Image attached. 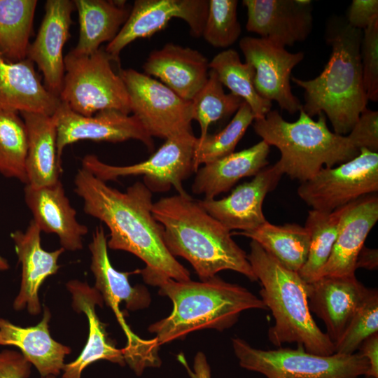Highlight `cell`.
Returning a JSON list of instances; mask_svg holds the SVG:
<instances>
[{
	"label": "cell",
	"mask_w": 378,
	"mask_h": 378,
	"mask_svg": "<svg viewBox=\"0 0 378 378\" xmlns=\"http://www.w3.org/2000/svg\"><path fill=\"white\" fill-rule=\"evenodd\" d=\"M378 191V153L360 148L353 159L336 167H323L298 188L312 209L331 212Z\"/></svg>",
	"instance_id": "8fae6325"
},
{
	"label": "cell",
	"mask_w": 378,
	"mask_h": 378,
	"mask_svg": "<svg viewBox=\"0 0 378 378\" xmlns=\"http://www.w3.org/2000/svg\"><path fill=\"white\" fill-rule=\"evenodd\" d=\"M365 378H374V377H369V376H365Z\"/></svg>",
	"instance_id": "7dc6e473"
},
{
	"label": "cell",
	"mask_w": 378,
	"mask_h": 378,
	"mask_svg": "<svg viewBox=\"0 0 378 378\" xmlns=\"http://www.w3.org/2000/svg\"><path fill=\"white\" fill-rule=\"evenodd\" d=\"M9 267H10V265L7 260H6L4 258H3L0 255V271L7 270L9 269Z\"/></svg>",
	"instance_id": "bcb514c9"
},
{
	"label": "cell",
	"mask_w": 378,
	"mask_h": 378,
	"mask_svg": "<svg viewBox=\"0 0 378 378\" xmlns=\"http://www.w3.org/2000/svg\"><path fill=\"white\" fill-rule=\"evenodd\" d=\"M50 312L47 307L43 318L34 326L23 328L0 318V345L14 346L33 365L42 378L58 375L64 365V360L71 349L55 341L50 334Z\"/></svg>",
	"instance_id": "484cf974"
},
{
	"label": "cell",
	"mask_w": 378,
	"mask_h": 378,
	"mask_svg": "<svg viewBox=\"0 0 378 378\" xmlns=\"http://www.w3.org/2000/svg\"><path fill=\"white\" fill-rule=\"evenodd\" d=\"M41 232L31 220L24 232L16 230L10 234L22 265L20 288L13 301V308L17 311L27 308L32 315L41 312L39 288L49 276L57 272L58 259L65 251L62 247L53 251L44 250L41 245Z\"/></svg>",
	"instance_id": "7402d4cb"
},
{
	"label": "cell",
	"mask_w": 378,
	"mask_h": 378,
	"mask_svg": "<svg viewBox=\"0 0 378 378\" xmlns=\"http://www.w3.org/2000/svg\"><path fill=\"white\" fill-rule=\"evenodd\" d=\"M377 220V192L366 195L346 204L332 253L318 278L355 274L358 254Z\"/></svg>",
	"instance_id": "ffe728a7"
},
{
	"label": "cell",
	"mask_w": 378,
	"mask_h": 378,
	"mask_svg": "<svg viewBox=\"0 0 378 378\" xmlns=\"http://www.w3.org/2000/svg\"><path fill=\"white\" fill-rule=\"evenodd\" d=\"M27 147V131L19 112L0 108V173L26 185Z\"/></svg>",
	"instance_id": "836d02e7"
},
{
	"label": "cell",
	"mask_w": 378,
	"mask_h": 378,
	"mask_svg": "<svg viewBox=\"0 0 378 378\" xmlns=\"http://www.w3.org/2000/svg\"><path fill=\"white\" fill-rule=\"evenodd\" d=\"M152 213L163 227L169 253L187 260L201 281L225 270L258 281L247 254L230 231L187 193L160 199L153 203Z\"/></svg>",
	"instance_id": "7a4b0ae2"
},
{
	"label": "cell",
	"mask_w": 378,
	"mask_h": 378,
	"mask_svg": "<svg viewBox=\"0 0 378 378\" xmlns=\"http://www.w3.org/2000/svg\"><path fill=\"white\" fill-rule=\"evenodd\" d=\"M130 110L152 136L168 139L192 132L191 102L176 94L160 81L134 69H120Z\"/></svg>",
	"instance_id": "7c38bea8"
},
{
	"label": "cell",
	"mask_w": 378,
	"mask_h": 378,
	"mask_svg": "<svg viewBox=\"0 0 378 378\" xmlns=\"http://www.w3.org/2000/svg\"><path fill=\"white\" fill-rule=\"evenodd\" d=\"M36 0H0V52L9 62L27 58Z\"/></svg>",
	"instance_id": "1f68e13d"
},
{
	"label": "cell",
	"mask_w": 378,
	"mask_h": 378,
	"mask_svg": "<svg viewBox=\"0 0 378 378\" xmlns=\"http://www.w3.org/2000/svg\"><path fill=\"white\" fill-rule=\"evenodd\" d=\"M34 63L9 62L0 52V108L52 116L61 101L42 84Z\"/></svg>",
	"instance_id": "d4e9b609"
},
{
	"label": "cell",
	"mask_w": 378,
	"mask_h": 378,
	"mask_svg": "<svg viewBox=\"0 0 378 378\" xmlns=\"http://www.w3.org/2000/svg\"><path fill=\"white\" fill-rule=\"evenodd\" d=\"M112 62L102 48L90 55H76L71 50L64 57L60 101L85 116L109 109L130 114L128 93Z\"/></svg>",
	"instance_id": "52a82bcc"
},
{
	"label": "cell",
	"mask_w": 378,
	"mask_h": 378,
	"mask_svg": "<svg viewBox=\"0 0 378 378\" xmlns=\"http://www.w3.org/2000/svg\"><path fill=\"white\" fill-rule=\"evenodd\" d=\"M24 192L33 220L41 231L57 234L64 250L83 248V239L88 228L77 220L76 211L71 206L60 181L41 188L26 185Z\"/></svg>",
	"instance_id": "44dd1931"
},
{
	"label": "cell",
	"mask_w": 378,
	"mask_h": 378,
	"mask_svg": "<svg viewBox=\"0 0 378 378\" xmlns=\"http://www.w3.org/2000/svg\"><path fill=\"white\" fill-rule=\"evenodd\" d=\"M52 118L56 126L57 153L60 164L64 148L79 140L118 143L136 139L150 151L154 148L153 137L134 115L109 109L85 116L61 102Z\"/></svg>",
	"instance_id": "5bb4252c"
},
{
	"label": "cell",
	"mask_w": 378,
	"mask_h": 378,
	"mask_svg": "<svg viewBox=\"0 0 378 378\" xmlns=\"http://www.w3.org/2000/svg\"><path fill=\"white\" fill-rule=\"evenodd\" d=\"M345 206L331 212L315 209L308 212L304 227L310 234L309 248L306 262L298 272L304 282L316 280L328 262L337 237Z\"/></svg>",
	"instance_id": "d6a6232c"
},
{
	"label": "cell",
	"mask_w": 378,
	"mask_h": 378,
	"mask_svg": "<svg viewBox=\"0 0 378 378\" xmlns=\"http://www.w3.org/2000/svg\"><path fill=\"white\" fill-rule=\"evenodd\" d=\"M31 365L20 352L8 349L0 351V378H28ZM43 378H55V376Z\"/></svg>",
	"instance_id": "b9f144b4"
},
{
	"label": "cell",
	"mask_w": 378,
	"mask_h": 378,
	"mask_svg": "<svg viewBox=\"0 0 378 378\" xmlns=\"http://www.w3.org/2000/svg\"><path fill=\"white\" fill-rule=\"evenodd\" d=\"M250 106L244 102L231 121L220 132L196 140L193 154V170L232 153L248 126L255 120Z\"/></svg>",
	"instance_id": "d590c367"
},
{
	"label": "cell",
	"mask_w": 378,
	"mask_h": 378,
	"mask_svg": "<svg viewBox=\"0 0 378 378\" xmlns=\"http://www.w3.org/2000/svg\"><path fill=\"white\" fill-rule=\"evenodd\" d=\"M27 131L28 147L25 162L28 180L32 188L50 186L58 181L62 172L57 153V130L52 116L22 112Z\"/></svg>",
	"instance_id": "83f0119b"
},
{
	"label": "cell",
	"mask_w": 378,
	"mask_h": 378,
	"mask_svg": "<svg viewBox=\"0 0 378 378\" xmlns=\"http://www.w3.org/2000/svg\"><path fill=\"white\" fill-rule=\"evenodd\" d=\"M74 10L73 1L48 0L38 34L27 53V58L42 72L46 88L58 97L64 76L63 48L70 36Z\"/></svg>",
	"instance_id": "ac0fdd59"
},
{
	"label": "cell",
	"mask_w": 378,
	"mask_h": 378,
	"mask_svg": "<svg viewBox=\"0 0 378 378\" xmlns=\"http://www.w3.org/2000/svg\"><path fill=\"white\" fill-rule=\"evenodd\" d=\"M239 48L255 71L254 86L265 99L275 101L282 110L294 114L302 108L293 94L291 72L304 59V52H290L284 47L260 37L245 36Z\"/></svg>",
	"instance_id": "9a60e30c"
},
{
	"label": "cell",
	"mask_w": 378,
	"mask_h": 378,
	"mask_svg": "<svg viewBox=\"0 0 378 378\" xmlns=\"http://www.w3.org/2000/svg\"><path fill=\"white\" fill-rule=\"evenodd\" d=\"M71 293L74 309L83 312L89 323V335L80 356L73 362L64 364L62 378H80L83 370L91 363L106 360L120 365L125 364L123 349L115 347L106 331L105 324L100 321L95 312L97 304L102 307L99 292L87 283L71 280L66 284Z\"/></svg>",
	"instance_id": "cb8c5ba5"
},
{
	"label": "cell",
	"mask_w": 378,
	"mask_h": 378,
	"mask_svg": "<svg viewBox=\"0 0 378 378\" xmlns=\"http://www.w3.org/2000/svg\"><path fill=\"white\" fill-rule=\"evenodd\" d=\"M375 332H378V292L369 288L346 329L335 342V354H354L360 344Z\"/></svg>",
	"instance_id": "74e56055"
},
{
	"label": "cell",
	"mask_w": 378,
	"mask_h": 378,
	"mask_svg": "<svg viewBox=\"0 0 378 378\" xmlns=\"http://www.w3.org/2000/svg\"><path fill=\"white\" fill-rule=\"evenodd\" d=\"M196 140L192 132L172 136L148 159L127 166L108 164L94 155H86L81 161L82 168L104 182L142 175L144 183L151 192L167 191L172 186L178 194L184 195L183 181L194 172Z\"/></svg>",
	"instance_id": "30bf717a"
},
{
	"label": "cell",
	"mask_w": 378,
	"mask_h": 378,
	"mask_svg": "<svg viewBox=\"0 0 378 378\" xmlns=\"http://www.w3.org/2000/svg\"><path fill=\"white\" fill-rule=\"evenodd\" d=\"M209 63L198 50L168 43L149 54L143 69L145 74L159 78L180 97L191 101L207 80Z\"/></svg>",
	"instance_id": "603a6c76"
},
{
	"label": "cell",
	"mask_w": 378,
	"mask_h": 378,
	"mask_svg": "<svg viewBox=\"0 0 378 378\" xmlns=\"http://www.w3.org/2000/svg\"><path fill=\"white\" fill-rule=\"evenodd\" d=\"M74 186L83 200L84 211L108 228L107 246L130 252L145 262L139 274L146 284L157 286L167 277L190 279V272L165 246L163 227L152 213V192L144 183L137 181L120 192L81 168Z\"/></svg>",
	"instance_id": "6da1fadb"
},
{
	"label": "cell",
	"mask_w": 378,
	"mask_h": 378,
	"mask_svg": "<svg viewBox=\"0 0 378 378\" xmlns=\"http://www.w3.org/2000/svg\"><path fill=\"white\" fill-rule=\"evenodd\" d=\"M359 354L368 363V370L365 376L378 378V332L367 337L360 345Z\"/></svg>",
	"instance_id": "7bdbcfd3"
},
{
	"label": "cell",
	"mask_w": 378,
	"mask_h": 378,
	"mask_svg": "<svg viewBox=\"0 0 378 378\" xmlns=\"http://www.w3.org/2000/svg\"><path fill=\"white\" fill-rule=\"evenodd\" d=\"M190 102L192 120L200 127L197 139L202 141L211 124L235 113L244 100L231 92L225 93L217 74L209 69L206 83Z\"/></svg>",
	"instance_id": "e575fe53"
},
{
	"label": "cell",
	"mask_w": 378,
	"mask_h": 378,
	"mask_svg": "<svg viewBox=\"0 0 378 378\" xmlns=\"http://www.w3.org/2000/svg\"><path fill=\"white\" fill-rule=\"evenodd\" d=\"M310 312L325 323L326 334L335 344L367 295L366 288L353 275L324 276L306 283Z\"/></svg>",
	"instance_id": "d6986e66"
},
{
	"label": "cell",
	"mask_w": 378,
	"mask_h": 378,
	"mask_svg": "<svg viewBox=\"0 0 378 378\" xmlns=\"http://www.w3.org/2000/svg\"><path fill=\"white\" fill-rule=\"evenodd\" d=\"M347 136L358 149L366 148L377 152L378 111L366 108Z\"/></svg>",
	"instance_id": "ab89813d"
},
{
	"label": "cell",
	"mask_w": 378,
	"mask_h": 378,
	"mask_svg": "<svg viewBox=\"0 0 378 378\" xmlns=\"http://www.w3.org/2000/svg\"><path fill=\"white\" fill-rule=\"evenodd\" d=\"M237 0H209L202 36L215 48H225L239 38L241 28L237 18Z\"/></svg>",
	"instance_id": "8d00e7d4"
},
{
	"label": "cell",
	"mask_w": 378,
	"mask_h": 378,
	"mask_svg": "<svg viewBox=\"0 0 378 378\" xmlns=\"http://www.w3.org/2000/svg\"><path fill=\"white\" fill-rule=\"evenodd\" d=\"M232 343L240 366L267 378H358L369 368L358 352L321 356L300 345L296 349L262 350L240 338L232 339Z\"/></svg>",
	"instance_id": "ba28073f"
},
{
	"label": "cell",
	"mask_w": 378,
	"mask_h": 378,
	"mask_svg": "<svg viewBox=\"0 0 378 378\" xmlns=\"http://www.w3.org/2000/svg\"><path fill=\"white\" fill-rule=\"evenodd\" d=\"M360 62L364 89L368 100L378 101V20L363 31Z\"/></svg>",
	"instance_id": "f35d334b"
},
{
	"label": "cell",
	"mask_w": 378,
	"mask_h": 378,
	"mask_svg": "<svg viewBox=\"0 0 378 378\" xmlns=\"http://www.w3.org/2000/svg\"><path fill=\"white\" fill-rule=\"evenodd\" d=\"M209 66L223 86L250 106L255 119L263 118L272 110V102L261 97L255 88L253 66L246 62H242L235 50L228 48L218 53Z\"/></svg>",
	"instance_id": "4dcf8cb0"
},
{
	"label": "cell",
	"mask_w": 378,
	"mask_h": 378,
	"mask_svg": "<svg viewBox=\"0 0 378 378\" xmlns=\"http://www.w3.org/2000/svg\"><path fill=\"white\" fill-rule=\"evenodd\" d=\"M256 241L286 268L298 272L306 262L310 234L305 227L296 223L273 225L267 220L254 230L237 232Z\"/></svg>",
	"instance_id": "f546056e"
},
{
	"label": "cell",
	"mask_w": 378,
	"mask_h": 378,
	"mask_svg": "<svg viewBox=\"0 0 378 378\" xmlns=\"http://www.w3.org/2000/svg\"><path fill=\"white\" fill-rule=\"evenodd\" d=\"M158 287L159 294L173 304L167 317L148 327L160 346L199 330L223 331L232 326L243 311L267 309L262 300L246 288L217 276L200 281L167 277Z\"/></svg>",
	"instance_id": "277c9868"
},
{
	"label": "cell",
	"mask_w": 378,
	"mask_h": 378,
	"mask_svg": "<svg viewBox=\"0 0 378 378\" xmlns=\"http://www.w3.org/2000/svg\"><path fill=\"white\" fill-rule=\"evenodd\" d=\"M177 359L185 367L190 378H211L210 366L202 352L195 355L192 370L188 366L183 354H179Z\"/></svg>",
	"instance_id": "ee69618b"
},
{
	"label": "cell",
	"mask_w": 378,
	"mask_h": 378,
	"mask_svg": "<svg viewBox=\"0 0 378 378\" xmlns=\"http://www.w3.org/2000/svg\"><path fill=\"white\" fill-rule=\"evenodd\" d=\"M107 239L102 225L97 227L89 244L91 253L90 269L95 277L94 288L99 292L106 304L112 309L127 338L124 349L125 359L139 363L149 358L155 347L154 339L143 340L134 334L127 324L120 304L124 302L129 310L148 307L150 295L144 286H132L129 276L139 274L140 270L133 272H119L111 265L108 255Z\"/></svg>",
	"instance_id": "9c48e42d"
},
{
	"label": "cell",
	"mask_w": 378,
	"mask_h": 378,
	"mask_svg": "<svg viewBox=\"0 0 378 378\" xmlns=\"http://www.w3.org/2000/svg\"><path fill=\"white\" fill-rule=\"evenodd\" d=\"M362 36L363 31L351 27L345 18L332 16L324 34L332 52L323 71L311 80L290 78L304 90L302 110L311 118L324 113L339 135L349 134L367 108L360 62Z\"/></svg>",
	"instance_id": "3957f363"
},
{
	"label": "cell",
	"mask_w": 378,
	"mask_h": 378,
	"mask_svg": "<svg viewBox=\"0 0 378 378\" xmlns=\"http://www.w3.org/2000/svg\"><path fill=\"white\" fill-rule=\"evenodd\" d=\"M247 259L262 288L260 295L274 318L268 338L276 346L297 343L309 353L330 356L335 345L316 325L308 305L304 282L251 240Z\"/></svg>",
	"instance_id": "5b68a950"
},
{
	"label": "cell",
	"mask_w": 378,
	"mask_h": 378,
	"mask_svg": "<svg viewBox=\"0 0 378 378\" xmlns=\"http://www.w3.org/2000/svg\"><path fill=\"white\" fill-rule=\"evenodd\" d=\"M78 14L79 38L71 50L90 55L104 42L111 41L126 22L130 10L122 1L74 0Z\"/></svg>",
	"instance_id": "f1b7e54d"
},
{
	"label": "cell",
	"mask_w": 378,
	"mask_h": 378,
	"mask_svg": "<svg viewBox=\"0 0 378 378\" xmlns=\"http://www.w3.org/2000/svg\"><path fill=\"white\" fill-rule=\"evenodd\" d=\"M246 29L282 47L305 41L313 29L310 0H244Z\"/></svg>",
	"instance_id": "2e32d148"
},
{
	"label": "cell",
	"mask_w": 378,
	"mask_h": 378,
	"mask_svg": "<svg viewBox=\"0 0 378 378\" xmlns=\"http://www.w3.org/2000/svg\"><path fill=\"white\" fill-rule=\"evenodd\" d=\"M345 20L351 27L363 31L378 20V1L353 0Z\"/></svg>",
	"instance_id": "60d3db41"
},
{
	"label": "cell",
	"mask_w": 378,
	"mask_h": 378,
	"mask_svg": "<svg viewBox=\"0 0 378 378\" xmlns=\"http://www.w3.org/2000/svg\"><path fill=\"white\" fill-rule=\"evenodd\" d=\"M318 115L314 120L301 108L298 119L290 122L277 110H271L263 118L253 120L255 132L280 151L281 158L276 163L283 174L301 183L310 179L323 166L333 167L360 153L348 136L328 129L324 113Z\"/></svg>",
	"instance_id": "8992f818"
},
{
	"label": "cell",
	"mask_w": 378,
	"mask_h": 378,
	"mask_svg": "<svg viewBox=\"0 0 378 378\" xmlns=\"http://www.w3.org/2000/svg\"><path fill=\"white\" fill-rule=\"evenodd\" d=\"M270 146L262 140L253 146L204 164L196 172L192 191L215 199L228 191L240 179L254 176L268 164Z\"/></svg>",
	"instance_id": "4316f807"
},
{
	"label": "cell",
	"mask_w": 378,
	"mask_h": 378,
	"mask_svg": "<svg viewBox=\"0 0 378 378\" xmlns=\"http://www.w3.org/2000/svg\"><path fill=\"white\" fill-rule=\"evenodd\" d=\"M207 0H136L115 37L104 50L119 63L121 51L138 38H148L164 29L173 18L184 20L194 37L202 36Z\"/></svg>",
	"instance_id": "4fadbf2b"
},
{
	"label": "cell",
	"mask_w": 378,
	"mask_h": 378,
	"mask_svg": "<svg viewBox=\"0 0 378 378\" xmlns=\"http://www.w3.org/2000/svg\"><path fill=\"white\" fill-rule=\"evenodd\" d=\"M283 174L275 163L262 169L250 181L236 187L228 196L198 202L230 231L252 230L267 221L262 211L265 197L276 188Z\"/></svg>",
	"instance_id": "e0dca14e"
},
{
	"label": "cell",
	"mask_w": 378,
	"mask_h": 378,
	"mask_svg": "<svg viewBox=\"0 0 378 378\" xmlns=\"http://www.w3.org/2000/svg\"><path fill=\"white\" fill-rule=\"evenodd\" d=\"M356 270L363 268L370 270H377L378 267V251L365 246L360 250L356 260Z\"/></svg>",
	"instance_id": "f6af8a7d"
}]
</instances>
